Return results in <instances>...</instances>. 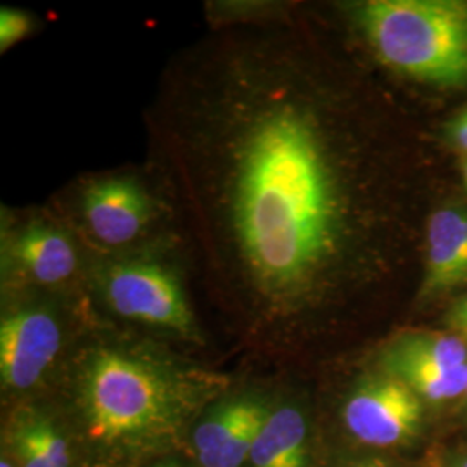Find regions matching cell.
<instances>
[{
    "instance_id": "6da1fadb",
    "label": "cell",
    "mask_w": 467,
    "mask_h": 467,
    "mask_svg": "<svg viewBox=\"0 0 467 467\" xmlns=\"http://www.w3.org/2000/svg\"><path fill=\"white\" fill-rule=\"evenodd\" d=\"M283 7H233L173 54L146 111L148 179L187 272L254 326L316 305L348 256V173Z\"/></svg>"
},
{
    "instance_id": "7a4b0ae2",
    "label": "cell",
    "mask_w": 467,
    "mask_h": 467,
    "mask_svg": "<svg viewBox=\"0 0 467 467\" xmlns=\"http://www.w3.org/2000/svg\"><path fill=\"white\" fill-rule=\"evenodd\" d=\"M87 431L100 443H134L173 433L217 378L140 347L98 345L77 370Z\"/></svg>"
},
{
    "instance_id": "3957f363",
    "label": "cell",
    "mask_w": 467,
    "mask_h": 467,
    "mask_svg": "<svg viewBox=\"0 0 467 467\" xmlns=\"http://www.w3.org/2000/svg\"><path fill=\"white\" fill-rule=\"evenodd\" d=\"M348 15L388 69L430 84L467 85V2L368 0Z\"/></svg>"
},
{
    "instance_id": "277c9868",
    "label": "cell",
    "mask_w": 467,
    "mask_h": 467,
    "mask_svg": "<svg viewBox=\"0 0 467 467\" xmlns=\"http://www.w3.org/2000/svg\"><path fill=\"white\" fill-rule=\"evenodd\" d=\"M182 251L173 234L123 253H90L87 287L117 317L200 343Z\"/></svg>"
},
{
    "instance_id": "5b68a950",
    "label": "cell",
    "mask_w": 467,
    "mask_h": 467,
    "mask_svg": "<svg viewBox=\"0 0 467 467\" xmlns=\"http://www.w3.org/2000/svg\"><path fill=\"white\" fill-rule=\"evenodd\" d=\"M90 253H123L150 244L171 233L167 208L150 179L108 171L73 187L59 210Z\"/></svg>"
},
{
    "instance_id": "8992f818",
    "label": "cell",
    "mask_w": 467,
    "mask_h": 467,
    "mask_svg": "<svg viewBox=\"0 0 467 467\" xmlns=\"http://www.w3.org/2000/svg\"><path fill=\"white\" fill-rule=\"evenodd\" d=\"M0 248L7 293H65L87 285L88 250L59 212L4 215Z\"/></svg>"
},
{
    "instance_id": "52a82bcc",
    "label": "cell",
    "mask_w": 467,
    "mask_h": 467,
    "mask_svg": "<svg viewBox=\"0 0 467 467\" xmlns=\"http://www.w3.org/2000/svg\"><path fill=\"white\" fill-rule=\"evenodd\" d=\"M65 345L63 324L42 303L9 308L0 322V378L4 388L26 391L40 383Z\"/></svg>"
},
{
    "instance_id": "ba28073f",
    "label": "cell",
    "mask_w": 467,
    "mask_h": 467,
    "mask_svg": "<svg viewBox=\"0 0 467 467\" xmlns=\"http://www.w3.org/2000/svg\"><path fill=\"white\" fill-rule=\"evenodd\" d=\"M343 419L358 441L370 447H395L418 434L422 401L400 378L384 372L368 378L351 393Z\"/></svg>"
},
{
    "instance_id": "9c48e42d",
    "label": "cell",
    "mask_w": 467,
    "mask_h": 467,
    "mask_svg": "<svg viewBox=\"0 0 467 467\" xmlns=\"http://www.w3.org/2000/svg\"><path fill=\"white\" fill-rule=\"evenodd\" d=\"M467 284V212L441 208L428 223L426 274L420 298H431Z\"/></svg>"
},
{
    "instance_id": "30bf717a",
    "label": "cell",
    "mask_w": 467,
    "mask_h": 467,
    "mask_svg": "<svg viewBox=\"0 0 467 467\" xmlns=\"http://www.w3.org/2000/svg\"><path fill=\"white\" fill-rule=\"evenodd\" d=\"M248 462L251 467H306V420L298 407L281 405L268 412Z\"/></svg>"
},
{
    "instance_id": "8fae6325",
    "label": "cell",
    "mask_w": 467,
    "mask_h": 467,
    "mask_svg": "<svg viewBox=\"0 0 467 467\" xmlns=\"http://www.w3.org/2000/svg\"><path fill=\"white\" fill-rule=\"evenodd\" d=\"M384 370L418 368H457L467 366V347L457 334L412 331L393 339L381 357Z\"/></svg>"
},
{
    "instance_id": "7c38bea8",
    "label": "cell",
    "mask_w": 467,
    "mask_h": 467,
    "mask_svg": "<svg viewBox=\"0 0 467 467\" xmlns=\"http://www.w3.org/2000/svg\"><path fill=\"white\" fill-rule=\"evenodd\" d=\"M256 400V397H235L220 403L215 410H212L201 420L200 426L192 434V443L200 464L215 455L231 440L235 430L250 414Z\"/></svg>"
},
{
    "instance_id": "4fadbf2b",
    "label": "cell",
    "mask_w": 467,
    "mask_h": 467,
    "mask_svg": "<svg viewBox=\"0 0 467 467\" xmlns=\"http://www.w3.org/2000/svg\"><path fill=\"white\" fill-rule=\"evenodd\" d=\"M384 372L400 378L401 381L409 384L420 399L426 400H453L462 393H467V366L457 368L403 366Z\"/></svg>"
},
{
    "instance_id": "5bb4252c",
    "label": "cell",
    "mask_w": 467,
    "mask_h": 467,
    "mask_svg": "<svg viewBox=\"0 0 467 467\" xmlns=\"http://www.w3.org/2000/svg\"><path fill=\"white\" fill-rule=\"evenodd\" d=\"M268 407L264 401L256 400L250 414L241 422L235 430L231 440L220 451L201 462L202 467H241L246 461H250L251 451L258 431L268 416Z\"/></svg>"
},
{
    "instance_id": "9a60e30c",
    "label": "cell",
    "mask_w": 467,
    "mask_h": 467,
    "mask_svg": "<svg viewBox=\"0 0 467 467\" xmlns=\"http://www.w3.org/2000/svg\"><path fill=\"white\" fill-rule=\"evenodd\" d=\"M25 433L28 434L40 451L46 453L50 464L54 467H69V451L67 440L56 431L47 419L40 416H28L17 424Z\"/></svg>"
},
{
    "instance_id": "2e32d148",
    "label": "cell",
    "mask_w": 467,
    "mask_h": 467,
    "mask_svg": "<svg viewBox=\"0 0 467 467\" xmlns=\"http://www.w3.org/2000/svg\"><path fill=\"white\" fill-rule=\"evenodd\" d=\"M35 32V17L17 7L0 9V50L13 49Z\"/></svg>"
},
{
    "instance_id": "e0dca14e",
    "label": "cell",
    "mask_w": 467,
    "mask_h": 467,
    "mask_svg": "<svg viewBox=\"0 0 467 467\" xmlns=\"http://www.w3.org/2000/svg\"><path fill=\"white\" fill-rule=\"evenodd\" d=\"M15 449L21 467H54L46 453L40 451V447L19 426H16L15 431Z\"/></svg>"
},
{
    "instance_id": "ac0fdd59",
    "label": "cell",
    "mask_w": 467,
    "mask_h": 467,
    "mask_svg": "<svg viewBox=\"0 0 467 467\" xmlns=\"http://www.w3.org/2000/svg\"><path fill=\"white\" fill-rule=\"evenodd\" d=\"M447 322L453 333L467 341V296L453 305Z\"/></svg>"
},
{
    "instance_id": "d6986e66",
    "label": "cell",
    "mask_w": 467,
    "mask_h": 467,
    "mask_svg": "<svg viewBox=\"0 0 467 467\" xmlns=\"http://www.w3.org/2000/svg\"><path fill=\"white\" fill-rule=\"evenodd\" d=\"M449 135L451 142L467 154V109L451 121Z\"/></svg>"
},
{
    "instance_id": "ffe728a7",
    "label": "cell",
    "mask_w": 467,
    "mask_h": 467,
    "mask_svg": "<svg viewBox=\"0 0 467 467\" xmlns=\"http://www.w3.org/2000/svg\"><path fill=\"white\" fill-rule=\"evenodd\" d=\"M353 467H388L383 462H364V464H357Z\"/></svg>"
},
{
    "instance_id": "44dd1931",
    "label": "cell",
    "mask_w": 467,
    "mask_h": 467,
    "mask_svg": "<svg viewBox=\"0 0 467 467\" xmlns=\"http://www.w3.org/2000/svg\"><path fill=\"white\" fill-rule=\"evenodd\" d=\"M154 467H177L173 462H161V464H156Z\"/></svg>"
},
{
    "instance_id": "7402d4cb",
    "label": "cell",
    "mask_w": 467,
    "mask_h": 467,
    "mask_svg": "<svg viewBox=\"0 0 467 467\" xmlns=\"http://www.w3.org/2000/svg\"><path fill=\"white\" fill-rule=\"evenodd\" d=\"M0 467H13V464L9 462V461H5V459H2V462H0Z\"/></svg>"
},
{
    "instance_id": "603a6c76",
    "label": "cell",
    "mask_w": 467,
    "mask_h": 467,
    "mask_svg": "<svg viewBox=\"0 0 467 467\" xmlns=\"http://www.w3.org/2000/svg\"><path fill=\"white\" fill-rule=\"evenodd\" d=\"M464 181H466V187H467V161H466V165H464Z\"/></svg>"
},
{
    "instance_id": "cb8c5ba5",
    "label": "cell",
    "mask_w": 467,
    "mask_h": 467,
    "mask_svg": "<svg viewBox=\"0 0 467 467\" xmlns=\"http://www.w3.org/2000/svg\"><path fill=\"white\" fill-rule=\"evenodd\" d=\"M455 467H467V459H466V461H462V462H461V464H459V466H455Z\"/></svg>"
}]
</instances>
